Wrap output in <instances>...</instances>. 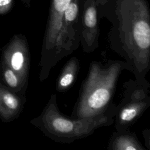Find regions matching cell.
I'll return each instance as SVG.
<instances>
[{"label": "cell", "mask_w": 150, "mask_h": 150, "mask_svg": "<svg viewBox=\"0 0 150 150\" xmlns=\"http://www.w3.org/2000/svg\"><path fill=\"white\" fill-rule=\"evenodd\" d=\"M111 23L110 47L122 57L139 84L150 87V11L147 0H109L97 9Z\"/></svg>", "instance_id": "cell-1"}, {"label": "cell", "mask_w": 150, "mask_h": 150, "mask_svg": "<svg viewBox=\"0 0 150 150\" xmlns=\"http://www.w3.org/2000/svg\"><path fill=\"white\" fill-rule=\"evenodd\" d=\"M128 67L124 60H109L105 64L92 61L84 79L71 117H92L106 112L111 105L120 74Z\"/></svg>", "instance_id": "cell-2"}, {"label": "cell", "mask_w": 150, "mask_h": 150, "mask_svg": "<svg viewBox=\"0 0 150 150\" xmlns=\"http://www.w3.org/2000/svg\"><path fill=\"white\" fill-rule=\"evenodd\" d=\"M115 111V104L112 103L106 112L94 117H69L60 111L56 96L53 94L40 115L33 118L31 123L53 141L70 144L91 135L99 128L112 125Z\"/></svg>", "instance_id": "cell-3"}, {"label": "cell", "mask_w": 150, "mask_h": 150, "mask_svg": "<svg viewBox=\"0 0 150 150\" xmlns=\"http://www.w3.org/2000/svg\"><path fill=\"white\" fill-rule=\"evenodd\" d=\"M71 0H51L42 42L39 66L40 82L47 79L52 69L66 57L62 39V18Z\"/></svg>", "instance_id": "cell-4"}, {"label": "cell", "mask_w": 150, "mask_h": 150, "mask_svg": "<svg viewBox=\"0 0 150 150\" xmlns=\"http://www.w3.org/2000/svg\"><path fill=\"white\" fill-rule=\"evenodd\" d=\"M149 88L132 79L124 83L122 98L115 105L114 123L116 131L129 130L149 108Z\"/></svg>", "instance_id": "cell-5"}, {"label": "cell", "mask_w": 150, "mask_h": 150, "mask_svg": "<svg viewBox=\"0 0 150 150\" xmlns=\"http://www.w3.org/2000/svg\"><path fill=\"white\" fill-rule=\"evenodd\" d=\"M83 2L80 44L83 52L91 53L98 47L99 18L96 0H84Z\"/></svg>", "instance_id": "cell-6"}, {"label": "cell", "mask_w": 150, "mask_h": 150, "mask_svg": "<svg viewBox=\"0 0 150 150\" xmlns=\"http://www.w3.org/2000/svg\"><path fill=\"white\" fill-rule=\"evenodd\" d=\"M81 0H71L62 18V39L66 57L80 45Z\"/></svg>", "instance_id": "cell-7"}, {"label": "cell", "mask_w": 150, "mask_h": 150, "mask_svg": "<svg viewBox=\"0 0 150 150\" xmlns=\"http://www.w3.org/2000/svg\"><path fill=\"white\" fill-rule=\"evenodd\" d=\"M5 62L27 84L30 67V52L26 38L22 35L15 36L5 52Z\"/></svg>", "instance_id": "cell-8"}, {"label": "cell", "mask_w": 150, "mask_h": 150, "mask_svg": "<svg viewBox=\"0 0 150 150\" xmlns=\"http://www.w3.org/2000/svg\"><path fill=\"white\" fill-rule=\"evenodd\" d=\"M23 99L0 85V115L10 121L20 113L23 105Z\"/></svg>", "instance_id": "cell-9"}, {"label": "cell", "mask_w": 150, "mask_h": 150, "mask_svg": "<svg viewBox=\"0 0 150 150\" xmlns=\"http://www.w3.org/2000/svg\"><path fill=\"white\" fill-rule=\"evenodd\" d=\"M108 150H146L139 141L137 135L129 130L116 131L110 137Z\"/></svg>", "instance_id": "cell-10"}, {"label": "cell", "mask_w": 150, "mask_h": 150, "mask_svg": "<svg viewBox=\"0 0 150 150\" xmlns=\"http://www.w3.org/2000/svg\"><path fill=\"white\" fill-rule=\"evenodd\" d=\"M80 61L77 57H71L63 67L57 79L56 89L59 93L67 91L76 81L80 71Z\"/></svg>", "instance_id": "cell-11"}, {"label": "cell", "mask_w": 150, "mask_h": 150, "mask_svg": "<svg viewBox=\"0 0 150 150\" xmlns=\"http://www.w3.org/2000/svg\"><path fill=\"white\" fill-rule=\"evenodd\" d=\"M4 78L6 84L10 87L16 90L22 89L25 85H26L17 74L8 67L5 70Z\"/></svg>", "instance_id": "cell-12"}, {"label": "cell", "mask_w": 150, "mask_h": 150, "mask_svg": "<svg viewBox=\"0 0 150 150\" xmlns=\"http://www.w3.org/2000/svg\"><path fill=\"white\" fill-rule=\"evenodd\" d=\"M13 0H0V13H6L11 7Z\"/></svg>", "instance_id": "cell-13"}, {"label": "cell", "mask_w": 150, "mask_h": 150, "mask_svg": "<svg viewBox=\"0 0 150 150\" xmlns=\"http://www.w3.org/2000/svg\"><path fill=\"white\" fill-rule=\"evenodd\" d=\"M142 134H143V135H144V137L145 138H146L145 141H146V142L145 143V145H146V149L148 150L149 149V135H150V134H149V129H145V130H144L142 131Z\"/></svg>", "instance_id": "cell-14"}, {"label": "cell", "mask_w": 150, "mask_h": 150, "mask_svg": "<svg viewBox=\"0 0 150 150\" xmlns=\"http://www.w3.org/2000/svg\"><path fill=\"white\" fill-rule=\"evenodd\" d=\"M109 0H96V4L97 7V9L103 8Z\"/></svg>", "instance_id": "cell-15"}]
</instances>
